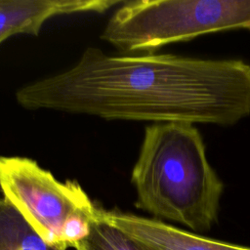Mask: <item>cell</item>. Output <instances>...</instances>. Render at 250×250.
Instances as JSON below:
<instances>
[{"instance_id":"1","label":"cell","mask_w":250,"mask_h":250,"mask_svg":"<svg viewBox=\"0 0 250 250\" xmlns=\"http://www.w3.org/2000/svg\"><path fill=\"white\" fill-rule=\"evenodd\" d=\"M18 104L105 120L235 125L250 115V64L87 48L69 68L21 86Z\"/></svg>"},{"instance_id":"2","label":"cell","mask_w":250,"mask_h":250,"mask_svg":"<svg viewBox=\"0 0 250 250\" xmlns=\"http://www.w3.org/2000/svg\"><path fill=\"white\" fill-rule=\"evenodd\" d=\"M131 183L136 207L157 220L176 222L193 231H207L217 222L224 184L193 124L146 126Z\"/></svg>"},{"instance_id":"3","label":"cell","mask_w":250,"mask_h":250,"mask_svg":"<svg viewBox=\"0 0 250 250\" xmlns=\"http://www.w3.org/2000/svg\"><path fill=\"white\" fill-rule=\"evenodd\" d=\"M236 29L250 30V0H131L114 11L101 38L126 53Z\"/></svg>"},{"instance_id":"4","label":"cell","mask_w":250,"mask_h":250,"mask_svg":"<svg viewBox=\"0 0 250 250\" xmlns=\"http://www.w3.org/2000/svg\"><path fill=\"white\" fill-rule=\"evenodd\" d=\"M0 188L33 229L59 250H66L62 231L70 216L101 210L78 182H62L28 157L0 156Z\"/></svg>"},{"instance_id":"5","label":"cell","mask_w":250,"mask_h":250,"mask_svg":"<svg viewBox=\"0 0 250 250\" xmlns=\"http://www.w3.org/2000/svg\"><path fill=\"white\" fill-rule=\"evenodd\" d=\"M100 218L124 231L145 250H250L248 246L208 238L131 213L103 209Z\"/></svg>"},{"instance_id":"6","label":"cell","mask_w":250,"mask_h":250,"mask_svg":"<svg viewBox=\"0 0 250 250\" xmlns=\"http://www.w3.org/2000/svg\"><path fill=\"white\" fill-rule=\"evenodd\" d=\"M124 0H0V44L16 34L38 35L55 17L104 13Z\"/></svg>"},{"instance_id":"7","label":"cell","mask_w":250,"mask_h":250,"mask_svg":"<svg viewBox=\"0 0 250 250\" xmlns=\"http://www.w3.org/2000/svg\"><path fill=\"white\" fill-rule=\"evenodd\" d=\"M0 250H59L48 244L3 196L0 197Z\"/></svg>"},{"instance_id":"8","label":"cell","mask_w":250,"mask_h":250,"mask_svg":"<svg viewBox=\"0 0 250 250\" xmlns=\"http://www.w3.org/2000/svg\"><path fill=\"white\" fill-rule=\"evenodd\" d=\"M75 250H145L137 241L101 218L92 223L89 235L76 243Z\"/></svg>"}]
</instances>
